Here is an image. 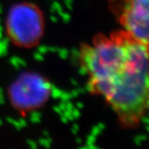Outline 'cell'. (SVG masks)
<instances>
[{
  "label": "cell",
  "mask_w": 149,
  "mask_h": 149,
  "mask_svg": "<svg viewBox=\"0 0 149 149\" xmlns=\"http://www.w3.org/2000/svg\"><path fill=\"white\" fill-rule=\"evenodd\" d=\"M112 4L123 30L148 45V0H114Z\"/></svg>",
  "instance_id": "cell-3"
},
{
  "label": "cell",
  "mask_w": 149,
  "mask_h": 149,
  "mask_svg": "<svg viewBox=\"0 0 149 149\" xmlns=\"http://www.w3.org/2000/svg\"><path fill=\"white\" fill-rule=\"evenodd\" d=\"M8 31L17 44L25 47L35 44L42 32L40 12L32 4L15 6L8 15Z\"/></svg>",
  "instance_id": "cell-2"
},
{
  "label": "cell",
  "mask_w": 149,
  "mask_h": 149,
  "mask_svg": "<svg viewBox=\"0 0 149 149\" xmlns=\"http://www.w3.org/2000/svg\"><path fill=\"white\" fill-rule=\"evenodd\" d=\"M79 62L91 92L123 127H137L148 109V45L124 30L103 34L81 47Z\"/></svg>",
  "instance_id": "cell-1"
}]
</instances>
